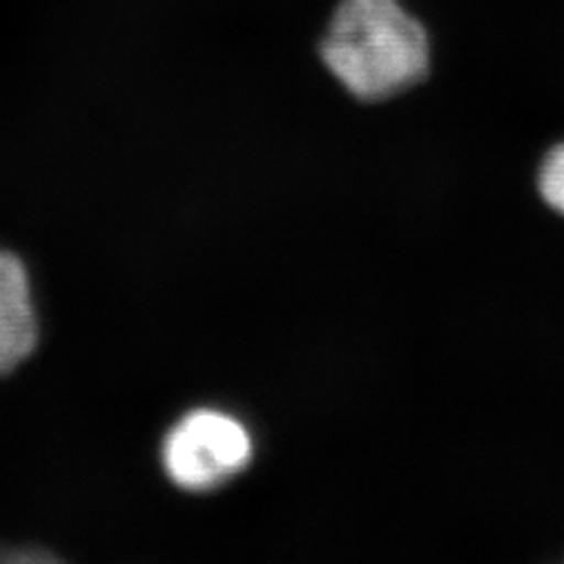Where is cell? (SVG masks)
<instances>
[{"label":"cell","instance_id":"cell-1","mask_svg":"<svg viewBox=\"0 0 564 564\" xmlns=\"http://www.w3.org/2000/svg\"><path fill=\"white\" fill-rule=\"evenodd\" d=\"M326 69L360 101H383L423 80L429 39L398 0H341L321 41Z\"/></svg>","mask_w":564,"mask_h":564},{"label":"cell","instance_id":"cell-2","mask_svg":"<svg viewBox=\"0 0 564 564\" xmlns=\"http://www.w3.org/2000/svg\"><path fill=\"white\" fill-rule=\"evenodd\" d=\"M253 444L237 419L197 410L184 416L163 442L167 477L186 491H209L230 481L251 460Z\"/></svg>","mask_w":564,"mask_h":564},{"label":"cell","instance_id":"cell-4","mask_svg":"<svg viewBox=\"0 0 564 564\" xmlns=\"http://www.w3.org/2000/svg\"><path fill=\"white\" fill-rule=\"evenodd\" d=\"M540 193L552 209L564 214V144L547 153L540 172Z\"/></svg>","mask_w":564,"mask_h":564},{"label":"cell","instance_id":"cell-3","mask_svg":"<svg viewBox=\"0 0 564 564\" xmlns=\"http://www.w3.org/2000/svg\"><path fill=\"white\" fill-rule=\"evenodd\" d=\"M39 341V323L23 263L0 251V372L23 362Z\"/></svg>","mask_w":564,"mask_h":564}]
</instances>
